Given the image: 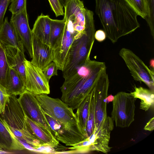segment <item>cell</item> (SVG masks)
<instances>
[{"instance_id":"obj_1","label":"cell","mask_w":154,"mask_h":154,"mask_svg":"<svg viewBox=\"0 0 154 154\" xmlns=\"http://www.w3.org/2000/svg\"><path fill=\"white\" fill-rule=\"evenodd\" d=\"M95 0L96 13L112 43L140 27L138 14L125 0Z\"/></svg>"},{"instance_id":"obj_2","label":"cell","mask_w":154,"mask_h":154,"mask_svg":"<svg viewBox=\"0 0 154 154\" xmlns=\"http://www.w3.org/2000/svg\"><path fill=\"white\" fill-rule=\"evenodd\" d=\"M106 71L104 62L89 59L74 74L65 79L60 88L61 100L73 110L77 109Z\"/></svg>"},{"instance_id":"obj_3","label":"cell","mask_w":154,"mask_h":154,"mask_svg":"<svg viewBox=\"0 0 154 154\" xmlns=\"http://www.w3.org/2000/svg\"><path fill=\"white\" fill-rule=\"evenodd\" d=\"M35 97L42 109L60 124L66 138V146H72L87 138L77 113L71 107L61 100L51 98L47 94Z\"/></svg>"},{"instance_id":"obj_4","label":"cell","mask_w":154,"mask_h":154,"mask_svg":"<svg viewBox=\"0 0 154 154\" xmlns=\"http://www.w3.org/2000/svg\"><path fill=\"white\" fill-rule=\"evenodd\" d=\"M0 116L18 139L36 149L43 146L31 133L26 122L25 114L16 96L10 95L5 111Z\"/></svg>"},{"instance_id":"obj_5","label":"cell","mask_w":154,"mask_h":154,"mask_svg":"<svg viewBox=\"0 0 154 154\" xmlns=\"http://www.w3.org/2000/svg\"><path fill=\"white\" fill-rule=\"evenodd\" d=\"M95 32L85 33L76 38L69 50L63 70L65 79L72 76L80 66L90 59L95 40Z\"/></svg>"},{"instance_id":"obj_6","label":"cell","mask_w":154,"mask_h":154,"mask_svg":"<svg viewBox=\"0 0 154 154\" xmlns=\"http://www.w3.org/2000/svg\"><path fill=\"white\" fill-rule=\"evenodd\" d=\"M109 84L108 76L106 71L100 76L92 91L95 131L104 127H114V122L111 117L107 116L106 112V98Z\"/></svg>"},{"instance_id":"obj_7","label":"cell","mask_w":154,"mask_h":154,"mask_svg":"<svg viewBox=\"0 0 154 154\" xmlns=\"http://www.w3.org/2000/svg\"><path fill=\"white\" fill-rule=\"evenodd\" d=\"M136 99L130 93L123 91L114 96L111 117L116 127H129L134 121Z\"/></svg>"},{"instance_id":"obj_8","label":"cell","mask_w":154,"mask_h":154,"mask_svg":"<svg viewBox=\"0 0 154 154\" xmlns=\"http://www.w3.org/2000/svg\"><path fill=\"white\" fill-rule=\"evenodd\" d=\"M119 54L125 63L134 79L142 82L154 91V72L132 51L122 48Z\"/></svg>"},{"instance_id":"obj_9","label":"cell","mask_w":154,"mask_h":154,"mask_svg":"<svg viewBox=\"0 0 154 154\" xmlns=\"http://www.w3.org/2000/svg\"><path fill=\"white\" fill-rule=\"evenodd\" d=\"M63 19L65 21V25L63 31L57 43L53 49V61L55 63L57 69L62 71L73 41L76 38L85 34L80 33L75 31L69 21L64 18Z\"/></svg>"},{"instance_id":"obj_10","label":"cell","mask_w":154,"mask_h":154,"mask_svg":"<svg viewBox=\"0 0 154 154\" xmlns=\"http://www.w3.org/2000/svg\"><path fill=\"white\" fill-rule=\"evenodd\" d=\"M26 90L34 96L50 93L49 82L43 71L26 59L24 61Z\"/></svg>"},{"instance_id":"obj_11","label":"cell","mask_w":154,"mask_h":154,"mask_svg":"<svg viewBox=\"0 0 154 154\" xmlns=\"http://www.w3.org/2000/svg\"><path fill=\"white\" fill-rule=\"evenodd\" d=\"M19 96L18 100L25 115L53 136L35 96L26 90Z\"/></svg>"},{"instance_id":"obj_12","label":"cell","mask_w":154,"mask_h":154,"mask_svg":"<svg viewBox=\"0 0 154 154\" xmlns=\"http://www.w3.org/2000/svg\"><path fill=\"white\" fill-rule=\"evenodd\" d=\"M31 58L32 57V31L29 24L26 6L20 12L12 14L10 22Z\"/></svg>"},{"instance_id":"obj_13","label":"cell","mask_w":154,"mask_h":154,"mask_svg":"<svg viewBox=\"0 0 154 154\" xmlns=\"http://www.w3.org/2000/svg\"><path fill=\"white\" fill-rule=\"evenodd\" d=\"M32 49L31 62L43 71L45 68L53 60V49L32 34Z\"/></svg>"},{"instance_id":"obj_14","label":"cell","mask_w":154,"mask_h":154,"mask_svg":"<svg viewBox=\"0 0 154 154\" xmlns=\"http://www.w3.org/2000/svg\"><path fill=\"white\" fill-rule=\"evenodd\" d=\"M0 42L5 47L12 46L24 53L23 45L7 17L0 28Z\"/></svg>"},{"instance_id":"obj_15","label":"cell","mask_w":154,"mask_h":154,"mask_svg":"<svg viewBox=\"0 0 154 154\" xmlns=\"http://www.w3.org/2000/svg\"><path fill=\"white\" fill-rule=\"evenodd\" d=\"M0 144L5 151H21L26 149L0 116Z\"/></svg>"},{"instance_id":"obj_16","label":"cell","mask_w":154,"mask_h":154,"mask_svg":"<svg viewBox=\"0 0 154 154\" xmlns=\"http://www.w3.org/2000/svg\"><path fill=\"white\" fill-rule=\"evenodd\" d=\"M5 51L9 67L16 70L20 75L25 84V68L24 53L16 48L6 46Z\"/></svg>"},{"instance_id":"obj_17","label":"cell","mask_w":154,"mask_h":154,"mask_svg":"<svg viewBox=\"0 0 154 154\" xmlns=\"http://www.w3.org/2000/svg\"><path fill=\"white\" fill-rule=\"evenodd\" d=\"M51 20L49 16L42 13L37 17L31 30L32 34L42 42L50 46L49 38Z\"/></svg>"},{"instance_id":"obj_18","label":"cell","mask_w":154,"mask_h":154,"mask_svg":"<svg viewBox=\"0 0 154 154\" xmlns=\"http://www.w3.org/2000/svg\"><path fill=\"white\" fill-rule=\"evenodd\" d=\"M25 119L31 133L40 141L43 146L54 148L58 146L59 141L53 136L48 134L41 126L30 119L25 114Z\"/></svg>"},{"instance_id":"obj_19","label":"cell","mask_w":154,"mask_h":154,"mask_svg":"<svg viewBox=\"0 0 154 154\" xmlns=\"http://www.w3.org/2000/svg\"><path fill=\"white\" fill-rule=\"evenodd\" d=\"M5 88L10 95H20L25 90L24 82L19 73L9 67L7 73Z\"/></svg>"},{"instance_id":"obj_20","label":"cell","mask_w":154,"mask_h":154,"mask_svg":"<svg viewBox=\"0 0 154 154\" xmlns=\"http://www.w3.org/2000/svg\"><path fill=\"white\" fill-rule=\"evenodd\" d=\"M130 94L134 98L141 100L140 108L145 111L154 108V91L141 87H135L134 91Z\"/></svg>"},{"instance_id":"obj_21","label":"cell","mask_w":154,"mask_h":154,"mask_svg":"<svg viewBox=\"0 0 154 154\" xmlns=\"http://www.w3.org/2000/svg\"><path fill=\"white\" fill-rule=\"evenodd\" d=\"M65 21L51 19L50 25L49 41L53 49L55 47L63 31Z\"/></svg>"},{"instance_id":"obj_22","label":"cell","mask_w":154,"mask_h":154,"mask_svg":"<svg viewBox=\"0 0 154 154\" xmlns=\"http://www.w3.org/2000/svg\"><path fill=\"white\" fill-rule=\"evenodd\" d=\"M91 95V91L81 103L77 109L76 112L80 125L85 132L86 126L89 114Z\"/></svg>"},{"instance_id":"obj_23","label":"cell","mask_w":154,"mask_h":154,"mask_svg":"<svg viewBox=\"0 0 154 154\" xmlns=\"http://www.w3.org/2000/svg\"><path fill=\"white\" fill-rule=\"evenodd\" d=\"M5 48L0 42V84L5 88L7 73L9 68L5 51Z\"/></svg>"},{"instance_id":"obj_24","label":"cell","mask_w":154,"mask_h":154,"mask_svg":"<svg viewBox=\"0 0 154 154\" xmlns=\"http://www.w3.org/2000/svg\"><path fill=\"white\" fill-rule=\"evenodd\" d=\"M137 13L144 19L148 16V12L144 0H125Z\"/></svg>"},{"instance_id":"obj_25","label":"cell","mask_w":154,"mask_h":154,"mask_svg":"<svg viewBox=\"0 0 154 154\" xmlns=\"http://www.w3.org/2000/svg\"><path fill=\"white\" fill-rule=\"evenodd\" d=\"M148 12L145 19L149 26L151 35L154 39V0H144Z\"/></svg>"},{"instance_id":"obj_26","label":"cell","mask_w":154,"mask_h":154,"mask_svg":"<svg viewBox=\"0 0 154 154\" xmlns=\"http://www.w3.org/2000/svg\"><path fill=\"white\" fill-rule=\"evenodd\" d=\"M95 125L93 101L91 95L89 114L86 123L85 131L87 138L95 131Z\"/></svg>"},{"instance_id":"obj_27","label":"cell","mask_w":154,"mask_h":154,"mask_svg":"<svg viewBox=\"0 0 154 154\" xmlns=\"http://www.w3.org/2000/svg\"><path fill=\"white\" fill-rule=\"evenodd\" d=\"M26 6V0H11L9 10L12 14L21 11Z\"/></svg>"},{"instance_id":"obj_28","label":"cell","mask_w":154,"mask_h":154,"mask_svg":"<svg viewBox=\"0 0 154 154\" xmlns=\"http://www.w3.org/2000/svg\"><path fill=\"white\" fill-rule=\"evenodd\" d=\"M10 96L5 88L0 84V115L4 112Z\"/></svg>"},{"instance_id":"obj_29","label":"cell","mask_w":154,"mask_h":154,"mask_svg":"<svg viewBox=\"0 0 154 154\" xmlns=\"http://www.w3.org/2000/svg\"><path fill=\"white\" fill-rule=\"evenodd\" d=\"M57 70L55 63L53 61L45 68L43 72L47 79L49 82L52 76L57 75Z\"/></svg>"},{"instance_id":"obj_30","label":"cell","mask_w":154,"mask_h":154,"mask_svg":"<svg viewBox=\"0 0 154 154\" xmlns=\"http://www.w3.org/2000/svg\"><path fill=\"white\" fill-rule=\"evenodd\" d=\"M50 6L56 17L63 16V7L59 0H48Z\"/></svg>"},{"instance_id":"obj_31","label":"cell","mask_w":154,"mask_h":154,"mask_svg":"<svg viewBox=\"0 0 154 154\" xmlns=\"http://www.w3.org/2000/svg\"><path fill=\"white\" fill-rule=\"evenodd\" d=\"M11 0H0V28L3 22L4 16Z\"/></svg>"},{"instance_id":"obj_32","label":"cell","mask_w":154,"mask_h":154,"mask_svg":"<svg viewBox=\"0 0 154 154\" xmlns=\"http://www.w3.org/2000/svg\"><path fill=\"white\" fill-rule=\"evenodd\" d=\"M106 38V35L104 30L99 29L95 32L94 38L98 42H102L104 41Z\"/></svg>"},{"instance_id":"obj_33","label":"cell","mask_w":154,"mask_h":154,"mask_svg":"<svg viewBox=\"0 0 154 154\" xmlns=\"http://www.w3.org/2000/svg\"><path fill=\"white\" fill-rule=\"evenodd\" d=\"M154 129V118H152L149 122L147 123L144 127V129L146 131H151Z\"/></svg>"},{"instance_id":"obj_34","label":"cell","mask_w":154,"mask_h":154,"mask_svg":"<svg viewBox=\"0 0 154 154\" xmlns=\"http://www.w3.org/2000/svg\"><path fill=\"white\" fill-rule=\"evenodd\" d=\"M150 69L154 72V60L153 59H151L149 62Z\"/></svg>"},{"instance_id":"obj_35","label":"cell","mask_w":154,"mask_h":154,"mask_svg":"<svg viewBox=\"0 0 154 154\" xmlns=\"http://www.w3.org/2000/svg\"><path fill=\"white\" fill-rule=\"evenodd\" d=\"M114 96L112 95L111 94L108 96L106 98V103H108L112 101L113 100Z\"/></svg>"},{"instance_id":"obj_36","label":"cell","mask_w":154,"mask_h":154,"mask_svg":"<svg viewBox=\"0 0 154 154\" xmlns=\"http://www.w3.org/2000/svg\"><path fill=\"white\" fill-rule=\"evenodd\" d=\"M5 151L2 147V146L0 144V153H5Z\"/></svg>"},{"instance_id":"obj_37","label":"cell","mask_w":154,"mask_h":154,"mask_svg":"<svg viewBox=\"0 0 154 154\" xmlns=\"http://www.w3.org/2000/svg\"><path fill=\"white\" fill-rule=\"evenodd\" d=\"M60 3L63 7L65 3L66 0H59Z\"/></svg>"}]
</instances>
